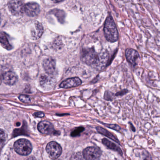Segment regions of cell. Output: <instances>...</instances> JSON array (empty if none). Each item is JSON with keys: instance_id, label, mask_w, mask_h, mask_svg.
Returning a JSON list of instances; mask_svg holds the SVG:
<instances>
[{"instance_id": "1", "label": "cell", "mask_w": 160, "mask_h": 160, "mask_svg": "<svg viewBox=\"0 0 160 160\" xmlns=\"http://www.w3.org/2000/svg\"><path fill=\"white\" fill-rule=\"evenodd\" d=\"M104 32L105 38L108 42H114L118 38V32L113 19L108 16L105 22Z\"/></svg>"}, {"instance_id": "2", "label": "cell", "mask_w": 160, "mask_h": 160, "mask_svg": "<svg viewBox=\"0 0 160 160\" xmlns=\"http://www.w3.org/2000/svg\"><path fill=\"white\" fill-rule=\"evenodd\" d=\"M14 148L19 155L26 156L31 153L32 147L29 140L25 138H21L15 142Z\"/></svg>"}, {"instance_id": "3", "label": "cell", "mask_w": 160, "mask_h": 160, "mask_svg": "<svg viewBox=\"0 0 160 160\" xmlns=\"http://www.w3.org/2000/svg\"><path fill=\"white\" fill-rule=\"evenodd\" d=\"M25 6L21 0H11L8 2V8L14 16H21L25 13Z\"/></svg>"}, {"instance_id": "4", "label": "cell", "mask_w": 160, "mask_h": 160, "mask_svg": "<svg viewBox=\"0 0 160 160\" xmlns=\"http://www.w3.org/2000/svg\"><path fill=\"white\" fill-rule=\"evenodd\" d=\"M46 151L51 159H56L61 155L62 148L56 142H51L47 145Z\"/></svg>"}, {"instance_id": "5", "label": "cell", "mask_w": 160, "mask_h": 160, "mask_svg": "<svg viewBox=\"0 0 160 160\" xmlns=\"http://www.w3.org/2000/svg\"><path fill=\"white\" fill-rule=\"evenodd\" d=\"M101 150L97 147H88L84 150L83 155L85 159L88 160H96L101 157Z\"/></svg>"}, {"instance_id": "6", "label": "cell", "mask_w": 160, "mask_h": 160, "mask_svg": "<svg viewBox=\"0 0 160 160\" xmlns=\"http://www.w3.org/2000/svg\"><path fill=\"white\" fill-rule=\"evenodd\" d=\"M98 56V54H97L94 49H85L82 53V60L87 65L93 66L97 59Z\"/></svg>"}, {"instance_id": "7", "label": "cell", "mask_w": 160, "mask_h": 160, "mask_svg": "<svg viewBox=\"0 0 160 160\" xmlns=\"http://www.w3.org/2000/svg\"><path fill=\"white\" fill-rule=\"evenodd\" d=\"M109 60V54L107 51H102L98 54V58L93 67L98 70H102L107 65Z\"/></svg>"}, {"instance_id": "8", "label": "cell", "mask_w": 160, "mask_h": 160, "mask_svg": "<svg viewBox=\"0 0 160 160\" xmlns=\"http://www.w3.org/2000/svg\"><path fill=\"white\" fill-rule=\"evenodd\" d=\"M40 7L36 2H28L25 6V13L29 17H35L40 13Z\"/></svg>"}, {"instance_id": "9", "label": "cell", "mask_w": 160, "mask_h": 160, "mask_svg": "<svg viewBox=\"0 0 160 160\" xmlns=\"http://www.w3.org/2000/svg\"><path fill=\"white\" fill-rule=\"evenodd\" d=\"M38 129L41 133L44 134H51L54 132L53 125L48 121H42L38 123Z\"/></svg>"}, {"instance_id": "10", "label": "cell", "mask_w": 160, "mask_h": 160, "mask_svg": "<svg viewBox=\"0 0 160 160\" xmlns=\"http://www.w3.org/2000/svg\"><path fill=\"white\" fill-rule=\"evenodd\" d=\"M82 84L81 79L78 77L68 78L62 82L60 85V87L62 88H70L72 87L79 86Z\"/></svg>"}, {"instance_id": "11", "label": "cell", "mask_w": 160, "mask_h": 160, "mask_svg": "<svg viewBox=\"0 0 160 160\" xmlns=\"http://www.w3.org/2000/svg\"><path fill=\"white\" fill-rule=\"evenodd\" d=\"M55 79L51 76V74H47L41 76L40 78V84L44 88H51L55 83Z\"/></svg>"}, {"instance_id": "12", "label": "cell", "mask_w": 160, "mask_h": 160, "mask_svg": "<svg viewBox=\"0 0 160 160\" xmlns=\"http://www.w3.org/2000/svg\"><path fill=\"white\" fill-rule=\"evenodd\" d=\"M125 56L128 62L133 66L137 65L139 58V55L136 50L132 48H127L125 51Z\"/></svg>"}, {"instance_id": "13", "label": "cell", "mask_w": 160, "mask_h": 160, "mask_svg": "<svg viewBox=\"0 0 160 160\" xmlns=\"http://www.w3.org/2000/svg\"><path fill=\"white\" fill-rule=\"evenodd\" d=\"M43 67L47 74L52 75L55 72V61L52 58H47L43 62Z\"/></svg>"}, {"instance_id": "14", "label": "cell", "mask_w": 160, "mask_h": 160, "mask_svg": "<svg viewBox=\"0 0 160 160\" xmlns=\"http://www.w3.org/2000/svg\"><path fill=\"white\" fill-rule=\"evenodd\" d=\"M2 79L4 83L8 85H13L18 81V76L12 71L6 72L3 74Z\"/></svg>"}, {"instance_id": "15", "label": "cell", "mask_w": 160, "mask_h": 160, "mask_svg": "<svg viewBox=\"0 0 160 160\" xmlns=\"http://www.w3.org/2000/svg\"><path fill=\"white\" fill-rule=\"evenodd\" d=\"M102 143L109 149L112 150L115 152H118L121 156H123V152L121 149L118 145L115 144L114 143L110 142V140L107 138H104L102 139Z\"/></svg>"}, {"instance_id": "16", "label": "cell", "mask_w": 160, "mask_h": 160, "mask_svg": "<svg viewBox=\"0 0 160 160\" xmlns=\"http://www.w3.org/2000/svg\"><path fill=\"white\" fill-rule=\"evenodd\" d=\"M96 129L97 131H98V132L99 133H101L102 135H104L105 136L112 139V140H113L114 142H115L118 144L119 145H121L120 142L118 139L115 135H114L112 133L109 132V131H107V130L102 128V127H100V126L97 127Z\"/></svg>"}, {"instance_id": "17", "label": "cell", "mask_w": 160, "mask_h": 160, "mask_svg": "<svg viewBox=\"0 0 160 160\" xmlns=\"http://www.w3.org/2000/svg\"><path fill=\"white\" fill-rule=\"evenodd\" d=\"M43 29L42 24L38 22L35 23V27L32 31V37L36 39L39 38L42 35Z\"/></svg>"}, {"instance_id": "18", "label": "cell", "mask_w": 160, "mask_h": 160, "mask_svg": "<svg viewBox=\"0 0 160 160\" xmlns=\"http://www.w3.org/2000/svg\"><path fill=\"white\" fill-rule=\"evenodd\" d=\"M0 41L1 43L2 46L5 49L7 50H10L12 49V46L11 44L9 43L8 39L6 33L4 32H1V37H0Z\"/></svg>"}, {"instance_id": "19", "label": "cell", "mask_w": 160, "mask_h": 160, "mask_svg": "<svg viewBox=\"0 0 160 160\" xmlns=\"http://www.w3.org/2000/svg\"><path fill=\"white\" fill-rule=\"evenodd\" d=\"M84 128L82 127L76 128L71 133V136L72 137H76L77 136H78L80 134V133L84 131Z\"/></svg>"}, {"instance_id": "20", "label": "cell", "mask_w": 160, "mask_h": 160, "mask_svg": "<svg viewBox=\"0 0 160 160\" xmlns=\"http://www.w3.org/2000/svg\"><path fill=\"white\" fill-rule=\"evenodd\" d=\"M103 125L106 126V127H107L108 128L113 129V130H115L116 131H119L121 130V128L120 127V126H119L118 125H116V124H103Z\"/></svg>"}, {"instance_id": "21", "label": "cell", "mask_w": 160, "mask_h": 160, "mask_svg": "<svg viewBox=\"0 0 160 160\" xmlns=\"http://www.w3.org/2000/svg\"><path fill=\"white\" fill-rule=\"evenodd\" d=\"M19 99L24 103H29L31 102L30 98L28 96L25 95H21L19 96Z\"/></svg>"}, {"instance_id": "22", "label": "cell", "mask_w": 160, "mask_h": 160, "mask_svg": "<svg viewBox=\"0 0 160 160\" xmlns=\"http://www.w3.org/2000/svg\"><path fill=\"white\" fill-rule=\"evenodd\" d=\"M114 94L110 92L107 91L105 92L104 98L107 101H110V100H112Z\"/></svg>"}, {"instance_id": "23", "label": "cell", "mask_w": 160, "mask_h": 160, "mask_svg": "<svg viewBox=\"0 0 160 160\" xmlns=\"http://www.w3.org/2000/svg\"><path fill=\"white\" fill-rule=\"evenodd\" d=\"M7 134L4 131L1 129V144L2 145V142L5 141L7 138Z\"/></svg>"}, {"instance_id": "24", "label": "cell", "mask_w": 160, "mask_h": 160, "mask_svg": "<svg viewBox=\"0 0 160 160\" xmlns=\"http://www.w3.org/2000/svg\"><path fill=\"white\" fill-rule=\"evenodd\" d=\"M129 91L126 89L123 90L121 91L118 92V93H116L115 94V95L116 96H121L124 95L125 94H127L128 93Z\"/></svg>"}, {"instance_id": "25", "label": "cell", "mask_w": 160, "mask_h": 160, "mask_svg": "<svg viewBox=\"0 0 160 160\" xmlns=\"http://www.w3.org/2000/svg\"><path fill=\"white\" fill-rule=\"evenodd\" d=\"M34 115L38 118H43L44 116V114L42 112H36L34 114Z\"/></svg>"}, {"instance_id": "26", "label": "cell", "mask_w": 160, "mask_h": 160, "mask_svg": "<svg viewBox=\"0 0 160 160\" xmlns=\"http://www.w3.org/2000/svg\"><path fill=\"white\" fill-rule=\"evenodd\" d=\"M129 124L130 125V127H131V130H132L133 132H135L136 129H135V127H134V126L131 123H129Z\"/></svg>"}, {"instance_id": "27", "label": "cell", "mask_w": 160, "mask_h": 160, "mask_svg": "<svg viewBox=\"0 0 160 160\" xmlns=\"http://www.w3.org/2000/svg\"><path fill=\"white\" fill-rule=\"evenodd\" d=\"M51 1H52L55 2H60L63 1L64 0H51Z\"/></svg>"}]
</instances>
